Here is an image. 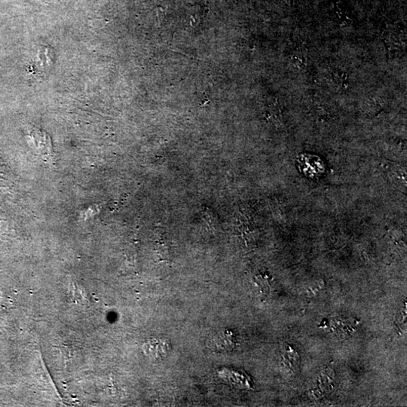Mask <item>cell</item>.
Here are the masks:
<instances>
[{"label": "cell", "instance_id": "7a4b0ae2", "mask_svg": "<svg viewBox=\"0 0 407 407\" xmlns=\"http://www.w3.org/2000/svg\"><path fill=\"white\" fill-rule=\"evenodd\" d=\"M213 342H214L216 348L222 350V351L233 349V348H235V344H236V341L233 338V334L229 331L222 332L216 335V337L213 339Z\"/></svg>", "mask_w": 407, "mask_h": 407}, {"label": "cell", "instance_id": "6da1fadb", "mask_svg": "<svg viewBox=\"0 0 407 407\" xmlns=\"http://www.w3.org/2000/svg\"><path fill=\"white\" fill-rule=\"evenodd\" d=\"M298 164L301 172L309 177L321 176L325 170V164L322 159L313 155H300L298 159Z\"/></svg>", "mask_w": 407, "mask_h": 407}, {"label": "cell", "instance_id": "3957f363", "mask_svg": "<svg viewBox=\"0 0 407 407\" xmlns=\"http://www.w3.org/2000/svg\"><path fill=\"white\" fill-rule=\"evenodd\" d=\"M289 1H290V0H285V2H287V3H289Z\"/></svg>", "mask_w": 407, "mask_h": 407}]
</instances>
